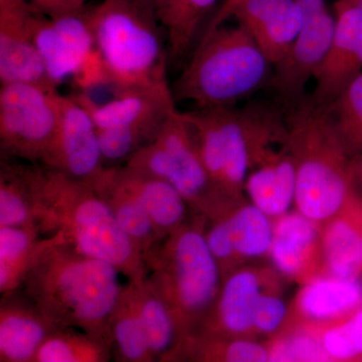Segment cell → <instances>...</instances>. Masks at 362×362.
Segmentation results:
<instances>
[{
    "instance_id": "1",
    "label": "cell",
    "mask_w": 362,
    "mask_h": 362,
    "mask_svg": "<svg viewBox=\"0 0 362 362\" xmlns=\"http://www.w3.org/2000/svg\"><path fill=\"white\" fill-rule=\"evenodd\" d=\"M21 168L42 235L58 237L75 251L111 264L128 281L146 276L141 251L92 185L40 164H21Z\"/></svg>"
},
{
    "instance_id": "2",
    "label": "cell",
    "mask_w": 362,
    "mask_h": 362,
    "mask_svg": "<svg viewBox=\"0 0 362 362\" xmlns=\"http://www.w3.org/2000/svg\"><path fill=\"white\" fill-rule=\"evenodd\" d=\"M52 240L21 290L59 327H71L110 343V320L124 285L115 267Z\"/></svg>"
},
{
    "instance_id": "3",
    "label": "cell",
    "mask_w": 362,
    "mask_h": 362,
    "mask_svg": "<svg viewBox=\"0 0 362 362\" xmlns=\"http://www.w3.org/2000/svg\"><path fill=\"white\" fill-rule=\"evenodd\" d=\"M272 71L245 28L223 25L199 37L171 89L175 102L197 109L232 108L269 85Z\"/></svg>"
},
{
    "instance_id": "4",
    "label": "cell",
    "mask_w": 362,
    "mask_h": 362,
    "mask_svg": "<svg viewBox=\"0 0 362 362\" xmlns=\"http://www.w3.org/2000/svg\"><path fill=\"white\" fill-rule=\"evenodd\" d=\"M86 14L113 92L168 83V40L156 9L141 0H102Z\"/></svg>"
},
{
    "instance_id": "5",
    "label": "cell",
    "mask_w": 362,
    "mask_h": 362,
    "mask_svg": "<svg viewBox=\"0 0 362 362\" xmlns=\"http://www.w3.org/2000/svg\"><path fill=\"white\" fill-rule=\"evenodd\" d=\"M207 173L221 194L235 202L257 163L275 142L285 143L287 126L277 112L255 106L197 109L183 113Z\"/></svg>"
},
{
    "instance_id": "6",
    "label": "cell",
    "mask_w": 362,
    "mask_h": 362,
    "mask_svg": "<svg viewBox=\"0 0 362 362\" xmlns=\"http://www.w3.org/2000/svg\"><path fill=\"white\" fill-rule=\"evenodd\" d=\"M202 225L187 221L143 257L146 278L175 316L182 342L201 327L223 282Z\"/></svg>"
},
{
    "instance_id": "7",
    "label": "cell",
    "mask_w": 362,
    "mask_h": 362,
    "mask_svg": "<svg viewBox=\"0 0 362 362\" xmlns=\"http://www.w3.org/2000/svg\"><path fill=\"white\" fill-rule=\"evenodd\" d=\"M123 166L168 181L190 209L204 218L216 220L237 206L221 194L207 173L182 112H173L162 124L156 139Z\"/></svg>"
},
{
    "instance_id": "8",
    "label": "cell",
    "mask_w": 362,
    "mask_h": 362,
    "mask_svg": "<svg viewBox=\"0 0 362 362\" xmlns=\"http://www.w3.org/2000/svg\"><path fill=\"white\" fill-rule=\"evenodd\" d=\"M59 96L58 90L32 84L1 85L2 156L47 165L58 132Z\"/></svg>"
},
{
    "instance_id": "9",
    "label": "cell",
    "mask_w": 362,
    "mask_h": 362,
    "mask_svg": "<svg viewBox=\"0 0 362 362\" xmlns=\"http://www.w3.org/2000/svg\"><path fill=\"white\" fill-rule=\"evenodd\" d=\"M304 13L301 32L291 49L273 66L269 85L279 105L294 111L306 99L307 85L325 59L335 30L326 0H297Z\"/></svg>"
},
{
    "instance_id": "10",
    "label": "cell",
    "mask_w": 362,
    "mask_h": 362,
    "mask_svg": "<svg viewBox=\"0 0 362 362\" xmlns=\"http://www.w3.org/2000/svg\"><path fill=\"white\" fill-rule=\"evenodd\" d=\"M362 73V11L354 0H337L335 30L325 59L314 76L312 103L329 106Z\"/></svg>"
},
{
    "instance_id": "11",
    "label": "cell",
    "mask_w": 362,
    "mask_h": 362,
    "mask_svg": "<svg viewBox=\"0 0 362 362\" xmlns=\"http://www.w3.org/2000/svg\"><path fill=\"white\" fill-rule=\"evenodd\" d=\"M44 166L89 185L106 168L96 125L88 112L71 96L59 94L56 142Z\"/></svg>"
},
{
    "instance_id": "12",
    "label": "cell",
    "mask_w": 362,
    "mask_h": 362,
    "mask_svg": "<svg viewBox=\"0 0 362 362\" xmlns=\"http://www.w3.org/2000/svg\"><path fill=\"white\" fill-rule=\"evenodd\" d=\"M33 13L28 0H0V82L58 90L33 42Z\"/></svg>"
},
{
    "instance_id": "13",
    "label": "cell",
    "mask_w": 362,
    "mask_h": 362,
    "mask_svg": "<svg viewBox=\"0 0 362 362\" xmlns=\"http://www.w3.org/2000/svg\"><path fill=\"white\" fill-rule=\"evenodd\" d=\"M113 94V99L106 103H98L89 93L78 92L71 97L88 112L98 129L125 126L158 132L166 119L177 110L168 83Z\"/></svg>"
},
{
    "instance_id": "14",
    "label": "cell",
    "mask_w": 362,
    "mask_h": 362,
    "mask_svg": "<svg viewBox=\"0 0 362 362\" xmlns=\"http://www.w3.org/2000/svg\"><path fill=\"white\" fill-rule=\"evenodd\" d=\"M232 18L249 33L272 66L287 54L304 23L297 0H243Z\"/></svg>"
},
{
    "instance_id": "15",
    "label": "cell",
    "mask_w": 362,
    "mask_h": 362,
    "mask_svg": "<svg viewBox=\"0 0 362 362\" xmlns=\"http://www.w3.org/2000/svg\"><path fill=\"white\" fill-rule=\"evenodd\" d=\"M58 328L21 289L4 295L0 302V362L32 361Z\"/></svg>"
},
{
    "instance_id": "16",
    "label": "cell",
    "mask_w": 362,
    "mask_h": 362,
    "mask_svg": "<svg viewBox=\"0 0 362 362\" xmlns=\"http://www.w3.org/2000/svg\"><path fill=\"white\" fill-rule=\"evenodd\" d=\"M262 295L255 272L239 270L230 273L221 282L211 311L195 333L226 337L246 334L254 328L255 313Z\"/></svg>"
},
{
    "instance_id": "17",
    "label": "cell",
    "mask_w": 362,
    "mask_h": 362,
    "mask_svg": "<svg viewBox=\"0 0 362 362\" xmlns=\"http://www.w3.org/2000/svg\"><path fill=\"white\" fill-rule=\"evenodd\" d=\"M257 164L247 175L244 189L252 206L277 220L295 204L296 164L285 143L280 151L269 150Z\"/></svg>"
},
{
    "instance_id": "18",
    "label": "cell",
    "mask_w": 362,
    "mask_h": 362,
    "mask_svg": "<svg viewBox=\"0 0 362 362\" xmlns=\"http://www.w3.org/2000/svg\"><path fill=\"white\" fill-rule=\"evenodd\" d=\"M322 246L331 276L358 280L362 274V201L354 192L326 228Z\"/></svg>"
},
{
    "instance_id": "19",
    "label": "cell",
    "mask_w": 362,
    "mask_h": 362,
    "mask_svg": "<svg viewBox=\"0 0 362 362\" xmlns=\"http://www.w3.org/2000/svg\"><path fill=\"white\" fill-rule=\"evenodd\" d=\"M117 171L123 185L144 207L161 239L187 223L192 209L168 181L127 166H118Z\"/></svg>"
},
{
    "instance_id": "20",
    "label": "cell",
    "mask_w": 362,
    "mask_h": 362,
    "mask_svg": "<svg viewBox=\"0 0 362 362\" xmlns=\"http://www.w3.org/2000/svg\"><path fill=\"white\" fill-rule=\"evenodd\" d=\"M90 185L106 202L118 225L141 251L143 257L162 240L144 207L120 180L117 168H105Z\"/></svg>"
},
{
    "instance_id": "21",
    "label": "cell",
    "mask_w": 362,
    "mask_h": 362,
    "mask_svg": "<svg viewBox=\"0 0 362 362\" xmlns=\"http://www.w3.org/2000/svg\"><path fill=\"white\" fill-rule=\"evenodd\" d=\"M218 0H163L157 16L168 40V65L185 64L197 42L206 16Z\"/></svg>"
},
{
    "instance_id": "22",
    "label": "cell",
    "mask_w": 362,
    "mask_h": 362,
    "mask_svg": "<svg viewBox=\"0 0 362 362\" xmlns=\"http://www.w3.org/2000/svg\"><path fill=\"white\" fill-rule=\"evenodd\" d=\"M136 311L159 362H171L182 339L175 316L145 276L128 281Z\"/></svg>"
},
{
    "instance_id": "23",
    "label": "cell",
    "mask_w": 362,
    "mask_h": 362,
    "mask_svg": "<svg viewBox=\"0 0 362 362\" xmlns=\"http://www.w3.org/2000/svg\"><path fill=\"white\" fill-rule=\"evenodd\" d=\"M51 237L37 228L0 226V293L18 291Z\"/></svg>"
},
{
    "instance_id": "24",
    "label": "cell",
    "mask_w": 362,
    "mask_h": 362,
    "mask_svg": "<svg viewBox=\"0 0 362 362\" xmlns=\"http://www.w3.org/2000/svg\"><path fill=\"white\" fill-rule=\"evenodd\" d=\"M316 225L298 211L286 214L276 221L269 254L283 275L295 277L303 270L318 237Z\"/></svg>"
},
{
    "instance_id": "25",
    "label": "cell",
    "mask_w": 362,
    "mask_h": 362,
    "mask_svg": "<svg viewBox=\"0 0 362 362\" xmlns=\"http://www.w3.org/2000/svg\"><path fill=\"white\" fill-rule=\"evenodd\" d=\"M109 332L112 361L159 362L136 311L129 282L124 285L120 300L112 314Z\"/></svg>"
},
{
    "instance_id": "26",
    "label": "cell",
    "mask_w": 362,
    "mask_h": 362,
    "mask_svg": "<svg viewBox=\"0 0 362 362\" xmlns=\"http://www.w3.org/2000/svg\"><path fill=\"white\" fill-rule=\"evenodd\" d=\"M362 303L358 280L318 278L305 286L299 297L302 313L312 320L326 321L356 311Z\"/></svg>"
},
{
    "instance_id": "27",
    "label": "cell",
    "mask_w": 362,
    "mask_h": 362,
    "mask_svg": "<svg viewBox=\"0 0 362 362\" xmlns=\"http://www.w3.org/2000/svg\"><path fill=\"white\" fill-rule=\"evenodd\" d=\"M110 343L71 327H59L30 362H111Z\"/></svg>"
},
{
    "instance_id": "28",
    "label": "cell",
    "mask_w": 362,
    "mask_h": 362,
    "mask_svg": "<svg viewBox=\"0 0 362 362\" xmlns=\"http://www.w3.org/2000/svg\"><path fill=\"white\" fill-rule=\"evenodd\" d=\"M33 42L39 52L47 76L54 87L73 77L84 59L66 44L51 18L33 9L32 18Z\"/></svg>"
},
{
    "instance_id": "29",
    "label": "cell",
    "mask_w": 362,
    "mask_h": 362,
    "mask_svg": "<svg viewBox=\"0 0 362 362\" xmlns=\"http://www.w3.org/2000/svg\"><path fill=\"white\" fill-rule=\"evenodd\" d=\"M228 220L237 256L259 258L270 252L275 230L270 216L247 204L233 207Z\"/></svg>"
},
{
    "instance_id": "30",
    "label": "cell",
    "mask_w": 362,
    "mask_h": 362,
    "mask_svg": "<svg viewBox=\"0 0 362 362\" xmlns=\"http://www.w3.org/2000/svg\"><path fill=\"white\" fill-rule=\"evenodd\" d=\"M0 226L37 228L32 192L21 164H2Z\"/></svg>"
},
{
    "instance_id": "31",
    "label": "cell",
    "mask_w": 362,
    "mask_h": 362,
    "mask_svg": "<svg viewBox=\"0 0 362 362\" xmlns=\"http://www.w3.org/2000/svg\"><path fill=\"white\" fill-rule=\"evenodd\" d=\"M338 137L347 156L362 153V73L330 105Z\"/></svg>"
},
{
    "instance_id": "32",
    "label": "cell",
    "mask_w": 362,
    "mask_h": 362,
    "mask_svg": "<svg viewBox=\"0 0 362 362\" xmlns=\"http://www.w3.org/2000/svg\"><path fill=\"white\" fill-rule=\"evenodd\" d=\"M98 129V128H97ZM156 131L142 127L101 128L98 129L100 149L106 168L125 165L142 147L156 139Z\"/></svg>"
},
{
    "instance_id": "33",
    "label": "cell",
    "mask_w": 362,
    "mask_h": 362,
    "mask_svg": "<svg viewBox=\"0 0 362 362\" xmlns=\"http://www.w3.org/2000/svg\"><path fill=\"white\" fill-rule=\"evenodd\" d=\"M322 343L337 361H349L362 354V308L357 309L346 322L326 330Z\"/></svg>"
},
{
    "instance_id": "34",
    "label": "cell",
    "mask_w": 362,
    "mask_h": 362,
    "mask_svg": "<svg viewBox=\"0 0 362 362\" xmlns=\"http://www.w3.org/2000/svg\"><path fill=\"white\" fill-rule=\"evenodd\" d=\"M204 237L209 251L218 262L223 273V267L237 257L228 214L211 221V226L206 230H204Z\"/></svg>"
},
{
    "instance_id": "35",
    "label": "cell",
    "mask_w": 362,
    "mask_h": 362,
    "mask_svg": "<svg viewBox=\"0 0 362 362\" xmlns=\"http://www.w3.org/2000/svg\"><path fill=\"white\" fill-rule=\"evenodd\" d=\"M71 78L76 89L80 90V92L89 93L95 88L110 85L106 66L96 47L86 56L80 68Z\"/></svg>"
},
{
    "instance_id": "36",
    "label": "cell",
    "mask_w": 362,
    "mask_h": 362,
    "mask_svg": "<svg viewBox=\"0 0 362 362\" xmlns=\"http://www.w3.org/2000/svg\"><path fill=\"white\" fill-rule=\"evenodd\" d=\"M286 315L287 307L281 298L263 294L255 313L254 328L262 333L274 332L280 327Z\"/></svg>"
},
{
    "instance_id": "37",
    "label": "cell",
    "mask_w": 362,
    "mask_h": 362,
    "mask_svg": "<svg viewBox=\"0 0 362 362\" xmlns=\"http://www.w3.org/2000/svg\"><path fill=\"white\" fill-rule=\"evenodd\" d=\"M292 349L299 362H332L324 347L322 340L307 332H300L290 337Z\"/></svg>"
},
{
    "instance_id": "38",
    "label": "cell",
    "mask_w": 362,
    "mask_h": 362,
    "mask_svg": "<svg viewBox=\"0 0 362 362\" xmlns=\"http://www.w3.org/2000/svg\"><path fill=\"white\" fill-rule=\"evenodd\" d=\"M33 8L47 18L77 13L87 8L86 0H28Z\"/></svg>"
},
{
    "instance_id": "39",
    "label": "cell",
    "mask_w": 362,
    "mask_h": 362,
    "mask_svg": "<svg viewBox=\"0 0 362 362\" xmlns=\"http://www.w3.org/2000/svg\"><path fill=\"white\" fill-rule=\"evenodd\" d=\"M267 362H299L292 349L290 338L277 340L269 349Z\"/></svg>"
},
{
    "instance_id": "40",
    "label": "cell",
    "mask_w": 362,
    "mask_h": 362,
    "mask_svg": "<svg viewBox=\"0 0 362 362\" xmlns=\"http://www.w3.org/2000/svg\"><path fill=\"white\" fill-rule=\"evenodd\" d=\"M242 1L243 0H223L221 6L218 7V11H216L211 20L209 21V25H206L202 35L225 25L226 21L232 18L233 11Z\"/></svg>"
},
{
    "instance_id": "41",
    "label": "cell",
    "mask_w": 362,
    "mask_h": 362,
    "mask_svg": "<svg viewBox=\"0 0 362 362\" xmlns=\"http://www.w3.org/2000/svg\"><path fill=\"white\" fill-rule=\"evenodd\" d=\"M350 173L352 180H356L362 189V153L350 159Z\"/></svg>"
},
{
    "instance_id": "42",
    "label": "cell",
    "mask_w": 362,
    "mask_h": 362,
    "mask_svg": "<svg viewBox=\"0 0 362 362\" xmlns=\"http://www.w3.org/2000/svg\"><path fill=\"white\" fill-rule=\"evenodd\" d=\"M141 1L144 2V4H146L147 6L152 7V8L156 9L157 13V9H158V7L160 6V4L163 0H141Z\"/></svg>"
},
{
    "instance_id": "43",
    "label": "cell",
    "mask_w": 362,
    "mask_h": 362,
    "mask_svg": "<svg viewBox=\"0 0 362 362\" xmlns=\"http://www.w3.org/2000/svg\"><path fill=\"white\" fill-rule=\"evenodd\" d=\"M354 1H356L357 6H358L359 8L362 11V0H354Z\"/></svg>"
}]
</instances>
